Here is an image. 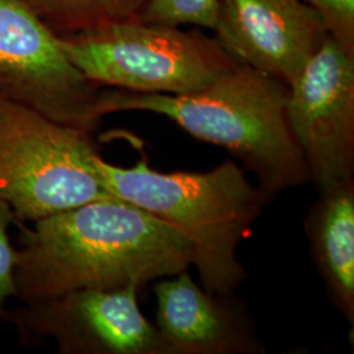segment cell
<instances>
[{
	"label": "cell",
	"mask_w": 354,
	"mask_h": 354,
	"mask_svg": "<svg viewBox=\"0 0 354 354\" xmlns=\"http://www.w3.org/2000/svg\"><path fill=\"white\" fill-rule=\"evenodd\" d=\"M33 223L20 230L16 250L15 285L26 304L82 289H140L193 264L181 231L115 197Z\"/></svg>",
	"instance_id": "1"
},
{
	"label": "cell",
	"mask_w": 354,
	"mask_h": 354,
	"mask_svg": "<svg viewBox=\"0 0 354 354\" xmlns=\"http://www.w3.org/2000/svg\"><path fill=\"white\" fill-rule=\"evenodd\" d=\"M289 84L238 64L203 88L183 95L109 88L102 112L160 114L197 140L231 152L256 177L266 203L281 192L311 183L288 120Z\"/></svg>",
	"instance_id": "2"
},
{
	"label": "cell",
	"mask_w": 354,
	"mask_h": 354,
	"mask_svg": "<svg viewBox=\"0 0 354 354\" xmlns=\"http://www.w3.org/2000/svg\"><path fill=\"white\" fill-rule=\"evenodd\" d=\"M95 165L108 192L181 231L193 245L201 286L212 294H234L247 279L238 248L260 216L266 200L247 171L227 160L207 172L152 169L147 159L133 167Z\"/></svg>",
	"instance_id": "3"
},
{
	"label": "cell",
	"mask_w": 354,
	"mask_h": 354,
	"mask_svg": "<svg viewBox=\"0 0 354 354\" xmlns=\"http://www.w3.org/2000/svg\"><path fill=\"white\" fill-rule=\"evenodd\" d=\"M97 155L91 131L0 96V200L17 222L112 198L95 165Z\"/></svg>",
	"instance_id": "4"
},
{
	"label": "cell",
	"mask_w": 354,
	"mask_h": 354,
	"mask_svg": "<svg viewBox=\"0 0 354 354\" xmlns=\"http://www.w3.org/2000/svg\"><path fill=\"white\" fill-rule=\"evenodd\" d=\"M59 39L92 83L138 93L194 92L239 64L215 37L178 26L137 21Z\"/></svg>",
	"instance_id": "5"
},
{
	"label": "cell",
	"mask_w": 354,
	"mask_h": 354,
	"mask_svg": "<svg viewBox=\"0 0 354 354\" xmlns=\"http://www.w3.org/2000/svg\"><path fill=\"white\" fill-rule=\"evenodd\" d=\"M106 87L68 59L61 39L24 0H0V96L68 127L93 133Z\"/></svg>",
	"instance_id": "6"
},
{
	"label": "cell",
	"mask_w": 354,
	"mask_h": 354,
	"mask_svg": "<svg viewBox=\"0 0 354 354\" xmlns=\"http://www.w3.org/2000/svg\"><path fill=\"white\" fill-rule=\"evenodd\" d=\"M288 120L317 190L354 177V57L329 35L289 86Z\"/></svg>",
	"instance_id": "7"
},
{
	"label": "cell",
	"mask_w": 354,
	"mask_h": 354,
	"mask_svg": "<svg viewBox=\"0 0 354 354\" xmlns=\"http://www.w3.org/2000/svg\"><path fill=\"white\" fill-rule=\"evenodd\" d=\"M137 286L82 289L28 304L17 315L26 335L54 339L64 354H168L140 311Z\"/></svg>",
	"instance_id": "8"
},
{
	"label": "cell",
	"mask_w": 354,
	"mask_h": 354,
	"mask_svg": "<svg viewBox=\"0 0 354 354\" xmlns=\"http://www.w3.org/2000/svg\"><path fill=\"white\" fill-rule=\"evenodd\" d=\"M212 30L235 61L289 86L329 36L304 0H218Z\"/></svg>",
	"instance_id": "9"
},
{
	"label": "cell",
	"mask_w": 354,
	"mask_h": 354,
	"mask_svg": "<svg viewBox=\"0 0 354 354\" xmlns=\"http://www.w3.org/2000/svg\"><path fill=\"white\" fill-rule=\"evenodd\" d=\"M156 324L168 354H263L253 320L232 294H212L187 270L155 285Z\"/></svg>",
	"instance_id": "10"
},
{
	"label": "cell",
	"mask_w": 354,
	"mask_h": 354,
	"mask_svg": "<svg viewBox=\"0 0 354 354\" xmlns=\"http://www.w3.org/2000/svg\"><path fill=\"white\" fill-rule=\"evenodd\" d=\"M317 273L336 308L354 322V177L319 190L304 219Z\"/></svg>",
	"instance_id": "11"
},
{
	"label": "cell",
	"mask_w": 354,
	"mask_h": 354,
	"mask_svg": "<svg viewBox=\"0 0 354 354\" xmlns=\"http://www.w3.org/2000/svg\"><path fill=\"white\" fill-rule=\"evenodd\" d=\"M58 37L143 21L152 0H24Z\"/></svg>",
	"instance_id": "12"
},
{
	"label": "cell",
	"mask_w": 354,
	"mask_h": 354,
	"mask_svg": "<svg viewBox=\"0 0 354 354\" xmlns=\"http://www.w3.org/2000/svg\"><path fill=\"white\" fill-rule=\"evenodd\" d=\"M218 0H152L145 23L213 29Z\"/></svg>",
	"instance_id": "13"
},
{
	"label": "cell",
	"mask_w": 354,
	"mask_h": 354,
	"mask_svg": "<svg viewBox=\"0 0 354 354\" xmlns=\"http://www.w3.org/2000/svg\"><path fill=\"white\" fill-rule=\"evenodd\" d=\"M322 15L329 35L354 57V0H304Z\"/></svg>",
	"instance_id": "14"
},
{
	"label": "cell",
	"mask_w": 354,
	"mask_h": 354,
	"mask_svg": "<svg viewBox=\"0 0 354 354\" xmlns=\"http://www.w3.org/2000/svg\"><path fill=\"white\" fill-rule=\"evenodd\" d=\"M13 222L17 223L11 207L0 200V317L6 315V304L17 297L15 285V268L17 251L11 244L8 230Z\"/></svg>",
	"instance_id": "15"
}]
</instances>
